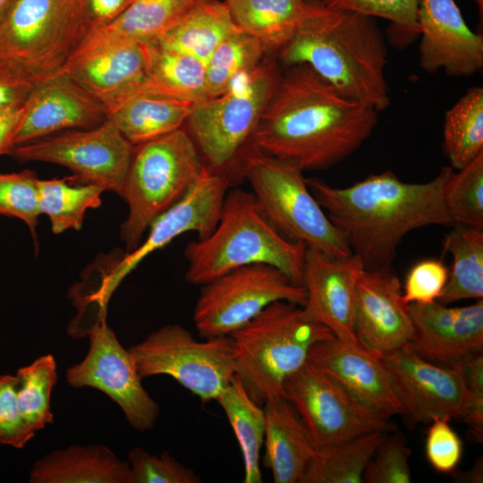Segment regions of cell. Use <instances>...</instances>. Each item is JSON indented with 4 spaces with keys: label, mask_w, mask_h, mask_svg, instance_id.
Listing matches in <instances>:
<instances>
[{
    "label": "cell",
    "mask_w": 483,
    "mask_h": 483,
    "mask_svg": "<svg viewBox=\"0 0 483 483\" xmlns=\"http://www.w3.org/2000/svg\"><path fill=\"white\" fill-rule=\"evenodd\" d=\"M377 113L343 96L309 65H290L261 114L254 144L302 173L324 170L362 145Z\"/></svg>",
    "instance_id": "cell-1"
},
{
    "label": "cell",
    "mask_w": 483,
    "mask_h": 483,
    "mask_svg": "<svg viewBox=\"0 0 483 483\" xmlns=\"http://www.w3.org/2000/svg\"><path fill=\"white\" fill-rule=\"evenodd\" d=\"M453 172L443 167L426 182H406L392 171L370 174L345 188L305 178L314 198L367 269H392L397 247L411 231L453 225L444 185Z\"/></svg>",
    "instance_id": "cell-2"
},
{
    "label": "cell",
    "mask_w": 483,
    "mask_h": 483,
    "mask_svg": "<svg viewBox=\"0 0 483 483\" xmlns=\"http://www.w3.org/2000/svg\"><path fill=\"white\" fill-rule=\"evenodd\" d=\"M314 1L279 58L288 65L305 64L347 98L385 110L390 104L387 49L375 18Z\"/></svg>",
    "instance_id": "cell-3"
},
{
    "label": "cell",
    "mask_w": 483,
    "mask_h": 483,
    "mask_svg": "<svg viewBox=\"0 0 483 483\" xmlns=\"http://www.w3.org/2000/svg\"><path fill=\"white\" fill-rule=\"evenodd\" d=\"M232 186L225 174L204 168L187 194L160 215L149 226L147 239L131 252L97 259L83 272L81 281L68 292L76 315L71 327L88 334L97 323L106 320L107 304L116 288L137 266L152 252L164 248L187 232L199 239L208 237L216 228L225 196Z\"/></svg>",
    "instance_id": "cell-4"
},
{
    "label": "cell",
    "mask_w": 483,
    "mask_h": 483,
    "mask_svg": "<svg viewBox=\"0 0 483 483\" xmlns=\"http://www.w3.org/2000/svg\"><path fill=\"white\" fill-rule=\"evenodd\" d=\"M306 251L271 224L252 191L228 190L214 231L185 247V280L202 285L243 266L267 264L303 285Z\"/></svg>",
    "instance_id": "cell-5"
},
{
    "label": "cell",
    "mask_w": 483,
    "mask_h": 483,
    "mask_svg": "<svg viewBox=\"0 0 483 483\" xmlns=\"http://www.w3.org/2000/svg\"><path fill=\"white\" fill-rule=\"evenodd\" d=\"M230 336L236 352L235 375L250 397L263 406L284 397L285 380L307 362L315 343L335 335L306 319L301 306L278 301Z\"/></svg>",
    "instance_id": "cell-6"
},
{
    "label": "cell",
    "mask_w": 483,
    "mask_h": 483,
    "mask_svg": "<svg viewBox=\"0 0 483 483\" xmlns=\"http://www.w3.org/2000/svg\"><path fill=\"white\" fill-rule=\"evenodd\" d=\"M281 76L275 62L262 61L224 94L196 105L186 121L185 131L205 167L225 174L232 185L242 177L244 160L257 148L254 134Z\"/></svg>",
    "instance_id": "cell-7"
},
{
    "label": "cell",
    "mask_w": 483,
    "mask_h": 483,
    "mask_svg": "<svg viewBox=\"0 0 483 483\" xmlns=\"http://www.w3.org/2000/svg\"><path fill=\"white\" fill-rule=\"evenodd\" d=\"M204 168L183 128L134 146L122 195L129 206L120 228L125 253L134 250L150 225L187 194Z\"/></svg>",
    "instance_id": "cell-8"
},
{
    "label": "cell",
    "mask_w": 483,
    "mask_h": 483,
    "mask_svg": "<svg viewBox=\"0 0 483 483\" xmlns=\"http://www.w3.org/2000/svg\"><path fill=\"white\" fill-rule=\"evenodd\" d=\"M89 30L86 0H11L0 14V59L38 84L61 71Z\"/></svg>",
    "instance_id": "cell-9"
},
{
    "label": "cell",
    "mask_w": 483,
    "mask_h": 483,
    "mask_svg": "<svg viewBox=\"0 0 483 483\" xmlns=\"http://www.w3.org/2000/svg\"><path fill=\"white\" fill-rule=\"evenodd\" d=\"M242 174L267 219L284 236L330 257L352 255L300 169L256 148L245 158Z\"/></svg>",
    "instance_id": "cell-10"
},
{
    "label": "cell",
    "mask_w": 483,
    "mask_h": 483,
    "mask_svg": "<svg viewBox=\"0 0 483 483\" xmlns=\"http://www.w3.org/2000/svg\"><path fill=\"white\" fill-rule=\"evenodd\" d=\"M128 350L142 378L169 376L202 402L216 401L235 374L230 335L199 342L185 327L166 325Z\"/></svg>",
    "instance_id": "cell-11"
},
{
    "label": "cell",
    "mask_w": 483,
    "mask_h": 483,
    "mask_svg": "<svg viewBox=\"0 0 483 483\" xmlns=\"http://www.w3.org/2000/svg\"><path fill=\"white\" fill-rule=\"evenodd\" d=\"M200 286L193 321L203 338L231 335L275 301H306L303 285L267 264L243 266Z\"/></svg>",
    "instance_id": "cell-12"
},
{
    "label": "cell",
    "mask_w": 483,
    "mask_h": 483,
    "mask_svg": "<svg viewBox=\"0 0 483 483\" xmlns=\"http://www.w3.org/2000/svg\"><path fill=\"white\" fill-rule=\"evenodd\" d=\"M284 394L305 425L316 451L396 426L365 406L328 375L306 362L284 384Z\"/></svg>",
    "instance_id": "cell-13"
},
{
    "label": "cell",
    "mask_w": 483,
    "mask_h": 483,
    "mask_svg": "<svg viewBox=\"0 0 483 483\" xmlns=\"http://www.w3.org/2000/svg\"><path fill=\"white\" fill-rule=\"evenodd\" d=\"M134 146L106 120L90 129L69 130L18 145L8 155L69 168L79 181L103 186L122 197Z\"/></svg>",
    "instance_id": "cell-14"
},
{
    "label": "cell",
    "mask_w": 483,
    "mask_h": 483,
    "mask_svg": "<svg viewBox=\"0 0 483 483\" xmlns=\"http://www.w3.org/2000/svg\"><path fill=\"white\" fill-rule=\"evenodd\" d=\"M88 336V354L66 369L67 383L102 391L122 409L131 428L138 431L152 428L159 406L143 387L130 351L123 347L106 320L95 325Z\"/></svg>",
    "instance_id": "cell-15"
},
{
    "label": "cell",
    "mask_w": 483,
    "mask_h": 483,
    "mask_svg": "<svg viewBox=\"0 0 483 483\" xmlns=\"http://www.w3.org/2000/svg\"><path fill=\"white\" fill-rule=\"evenodd\" d=\"M148 62L147 43L88 33L59 72L99 102L107 115L140 91Z\"/></svg>",
    "instance_id": "cell-16"
},
{
    "label": "cell",
    "mask_w": 483,
    "mask_h": 483,
    "mask_svg": "<svg viewBox=\"0 0 483 483\" xmlns=\"http://www.w3.org/2000/svg\"><path fill=\"white\" fill-rule=\"evenodd\" d=\"M407 421L462 420L468 391L459 368L429 362L406 348L381 356Z\"/></svg>",
    "instance_id": "cell-17"
},
{
    "label": "cell",
    "mask_w": 483,
    "mask_h": 483,
    "mask_svg": "<svg viewBox=\"0 0 483 483\" xmlns=\"http://www.w3.org/2000/svg\"><path fill=\"white\" fill-rule=\"evenodd\" d=\"M364 268L358 257L334 258L307 248L303 275V316L328 328L347 345L366 351L354 330L357 281ZM368 352V351H366Z\"/></svg>",
    "instance_id": "cell-18"
},
{
    "label": "cell",
    "mask_w": 483,
    "mask_h": 483,
    "mask_svg": "<svg viewBox=\"0 0 483 483\" xmlns=\"http://www.w3.org/2000/svg\"><path fill=\"white\" fill-rule=\"evenodd\" d=\"M413 334L405 347L419 357L445 367H460L483 352V300L449 308L438 301L410 303Z\"/></svg>",
    "instance_id": "cell-19"
},
{
    "label": "cell",
    "mask_w": 483,
    "mask_h": 483,
    "mask_svg": "<svg viewBox=\"0 0 483 483\" xmlns=\"http://www.w3.org/2000/svg\"><path fill=\"white\" fill-rule=\"evenodd\" d=\"M402 295L392 269H362L356 287L354 330L366 351L382 356L411 342L413 327Z\"/></svg>",
    "instance_id": "cell-20"
},
{
    "label": "cell",
    "mask_w": 483,
    "mask_h": 483,
    "mask_svg": "<svg viewBox=\"0 0 483 483\" xmlns=\"http://www.w3.org/2000/svg\"><path fill=\"white\" fill-rule=\"evenodd\" d=\"M417 22L423 70L469 76L482 69V33L470 30L453 0H419Z\"/></svg>",
    "instance_id": "cell-21"
},
{
    "label": "cell",
    "mask_w": 483,
    "mask_h": 483,
    "mask_svg": "<svg viewBox=\"0 0 483 483\" xmlns=\"http://www.w3.org/2000/svg\"><path fill=\"white\" fill-rule=\"evenodd\" d=\"M106 120L104 106L59 72L38 83L23 104L13 147L64 131L94 128Z\"/></svg>",
    "instance_id": "cell-22"
},
{
    "label": "cell",
    "mask_w": 483,
    "mask_h": 483,
    "mask_svg": "<svg viewBox=\"0 0 483 483\" xmlns=\"http://www.w3.org/2000/svg\"><path fill=\"white\" fill-rule=\"evenodd\" d=\"M307 362L379 416L391 419L402 415V405L381 356L354 349L334 336L315 343Z\"/></svg>",
    "instance_id": "cell-23"
},
{
    "label": "cell",
    "mask_w": 483,
    "mask_h": 483,
    "mask_svg": "<svg viewBox=\"0 0 483 483\" xmlns=\"http://www.w3.org/2000/svg\"><path fill=\"white\" fill-rule=\"evenodd\" d=\"M266 426L263 464L275 483H300L316 452L309 434L284 397L263 404Z\"/></svg>",
    "instance_id": "cell-24"
},
{
    "label": "cell",
    "mask_w": 483,
    "mask_h": 483,
    "mask_svg": "<svg viewBox=\"0 0 483 483\" xmlns=\"http://www.w3.org/2000/svg\"><path fill=\"white\" fill-rule=\"evenodd\" d=\"M30 483H131L127 462L103 445H70L38 459Z\"/></svg>",
    "instance_id": "cell-25"
},
{
    "label": "cell",
    "mask_w": 483,
    "mask_h": 483,
    "mask_svg": "<svg viewBox=\"0 0 483 483\" xmlns=\"http://www.w3.org/2000/svg\"><path fill=\"white\" fill-rule=\"evenodd\" d=\"M239 30L223 1H200L152 44L191 55L206 66L218 45Z\"/></svg>",
    "instance_id": "cell-26"
},
{
    "label": "cell",
    "mask_w": 483,
    "mask_h": 483,
    "mask_svg": "<svg viewBox=\"0 0 483 483\" xmlns=\"http://www.w3.org/2000/svg\"><path fill=\"white\" fill-rule=\"evenodd\" d=\"M243 32L280 51L314 8V0H222Z\"/></svg>",
    "instance_id": "cell-27"
},
{
    "label": "cell",
    "mask_w": 483,
    "mask_h": 483,
    "mask_svg": "<svg viewBox=\"0 0 483 483\" xmlns=\"http://www.w3.org/2000/svg\"><path fill=\"white\" fill-rule=\"evenodd\" d=\"M196 104L164 96L138 93L109 112V120L133 146L182 128Z\"/></svg>",
    "instance_id": "cell-28"
},
{
    "label": "cell",
    "mask_w": 483,
    "mask_h": 483,
    "mask_svg": "<svg viewBox=\"0 0 483 483\" xmlns=\"http://www.w3.org/2000/svg\"><path fill=\"white\" fill-rule=\"evenodd\" d=\"M149 62L139 93H149L196 105L208 100L206 66L197 58L147 43Z\"/></svg>",
    "instance_id": "cell-29"
},
{
    "label": "cell",
    "mask_w": 483,
    "mask_h": 483,
    "mask_svg": "<svg viewBox=\"0 0 483 483\" xmlns=\"http://www.w3.org/2000/svg\"><path fill=\"white\" fill-rule=\"evenodd\" d=\"M225 411L238 440L244 463V483H261L260 450L264 443V408L248 394L234 374L216 400Z\"/></svg>",
    "instance_id": "cell-30"
},
{
    "label": "cell",
    "mask_w": 483,
    "mask_h": 483,
    "mask_svg": "<svg viewBox=\"0 0 483 483\" xmlns=\"http://www.w3.org/2000/svg\"><path fill=\"white\" fill-rule=\"evenodd\" d=\"M443 249L453 257V266L438 302L483 298V231L462 225H453Z\"/></svg>",
    "instance_id": "cell-31"
},
{
    "label": "cell",
    "mask_w": 483,
    "mask_h": 483,
    "mask_svg": "<svg viewBox=\"0 0 483 483\" xmlns=\"http://www.w3.org/2000/svg\"><path fill=\"white\" fill-rule=\"evenodd\" d=\"M388 434L373 431L316 451L300 483H361L369 461Z\"/></svg>",
    "instance_id": "cell-32"
},
{
    "label": "cell",
    "mask_w": 483,
    "mask_h": 483,
    "mask_svg": "<svg viewBox=\"0 0 483 483\" xmlns=\"http://www.w3.org/2000/svg\"><path fill=\"white\" fill-rule=\"evenodd\" d=\"M105 191L103 186L80 182L74 175L38 180L40 215L48 216L55 234L68 229L80 230L85 212L100 206V196Z\"/></svg>",
    "instance_id": "cell-33"
},
{
    "label": "cell",
    "mask_w": 483,
    "mask_h": 483,
    "mask_svg": "<svg viewBox=\"0 0 483 483\" xmlns=\"http://www.w3.org/2000/svg\"><path fill=\"white\" fill-rule=\"evenodd\" d=\"M198 2V0H132L114 21L89 33L111 38L152 43Z\"/></svg>",
    "instance_id": "cell-34"
},
{
    "label": "cell",
    "mask_w": 483,
    "mask_h": 483,
    "mask_svg": "<svg viewBox=\"0 0 483 483\" xmlns=\"http://www.w3.org/2000/svg\"><path fill=\"white\" fill-rule=\"evenodd\" d=\"M443 148L451 167L458 170L483 154L482 88H470L445 113Z\"/></svg>",
    "instance_id": "cell-35"
},
{
    "label": "cell",
    "mask_w": 483,
    "mask_h": 483,
    "mask_svg": "<svg viewBox=\"0 0 483 483\" xmlns=\"http://www.w3.org/2000/svg\"><path fill=\"white\" fill-rule=\"evenodd\" d=\"M267 51L258 39L241 30L225 38L206 64L208 99L224 94L240 76L255 69Z\"/></svg>",
    "instance_id": "cell-36"
},
{
    "label": "cell",
    "mask_w": 483,
    "mask_h": 483,
    "mask_svg": "<svg viewBox=\"0 0 483 483\" xmlns=\"http://www.w3.org/2000/svg\"><path fill=\"white\" fill-rule=\"evenodd\" d=\"M16 376L20 413L31 430L43 429L54 420L50 401L58 379L55 359L51 354L38 357L31 364L20 368Z\"/></svg>",
    "instance_id": "cell-37"
},
{
    "label": "cell",
    "mask_w": 483,
    "mask_h": 483,
    "mask_svg": "<svg viewBox=\"0 0 483 483\" xmlns=\"http://www.w3.org/2000/svg\"><path fill=\"white\" fill-rule=\"evenodd\" d=\"M443 194L453 225L483 230V154L458 173L453 171Z\"/></svg>",
    "instance_id": "cell-38"
},
{
    "label": "cell",
    "mask_w": 483,
    "mask_h": 483,
    "mask_svg": "<svg viewBox=\"0 0 483 483\" xmlns=\"http://www.w3.org/2000/svg\"><path fill=\"white\" fill-rule=\"evenodd\" d=\"M38 180L31 170L0 174V215L23 221L34 238L40 215Z\"/></svg>",
    "instance_id": "cell-39"
},
{
    "label": "cell",
    "mask_w": 483,
    "mask_h": 483,
    "mask_svg": "<svg viewBox=\"0 0 483 483\" xmlns=\"http://www.w3.org/2000/svg\"><path fill=\"white\" fill-rule=\"evenodd\" d=\"M390 434V433H389ZM387 435L369 461L363 473L366 483H410L411 449L402 433Z\"/></svg>",
    "instance_id": "cell-40"
},
{
    "label": "cell",
    "mask_w": 483,
    "mask_h": 483,
    "mask_svg": "<svg viewBox=\"0 0 483 483\" xmlns=\"http://www.w3.org/2000/svg\"><path fill=\"white\" fill-rule=\"evenodd\" d=\"M131 483H199L200 477L164 451L151 454L141 447L131 449L128 454Z\"/></svg>",
    "instance_id": "cell-41"
},
{
    "label": "cell",
    "mask_w": 483,
    "mask_h": 483,
    "mask_svg": "<svg viewBox=\"0 0 483 483\" xmlns=\"http://www.w3.org/2000/svg\"><path fill=\"white\" fill-rule=\"evenodd\" d=\"M323 5L390 21L398 31L419 33L417 22L419 0H317Z\"/></svg>",
    "instance_id": "cell-42"
},
{
    "label": "cell",
    "mask_w": 483,
    "mask_h": 483,
    "mask_svg": "<svg viewBox=\"0 0 483 483\" xmlns=\"http://www.w3.org/2000/svg\"><path fill=\"white\" fill-rule=\"evenodd\" d=\"M449 419L435 418L427 432L425 453L428 463L439 473H452L461 462L462 442Z\"/></svg>",
    "instance_id": "cell-43"
},
{
    "label": "cell",
    "mask_w": 483,
    "mask_h": 483,
    "mask_svg": "<svg viewBox=\"0 0 483 483\" xmlns=\"http://www.w3.org/2000/svg\"><path fill=\"white\" fill-rule=\"evenodd\" d=\"M17 376H0V445L22 448L35 433L24 422L18 407Z\"/></svg>",
    "instance_id": "cell-44"
},
{
    "label": "cell",
    "mask_w": 483,
    "mask_h": 483,
    "mask_svg": "<svg viewBox=\"0 0 483 483\" xmlns=\"http://www.w3.org/2000/svg\"><path fill=\"white\" fill-rule=\"evenodd\" d=\"M447 278L448 270L440 260H421L416 263L406 275L402 301L406 304L436 301Z\"/></svg>",
    "instance_id": "cell-45"
},
{
    "label": "cell",
    "mask_w": 483,
    "mask_h": 483,
    "mask_svg": "<svg viewBox=\"0 0 483 483\" xmlns=\"http://www.w3.org/2000/svg\"><path fill=\"white\" fill-rule=\"evenodd\" d=\"M37 85L19 66L0 59V110L22 106Z\"/></svg>",
    "instance_id": "cell-46"
},
{
    "label": "cell",
    "mask_w": 483,
    "mask_h": 483,
    "mask_svg": "<svg viewBox=\"0 0 483 483\" xmlns=\"http://www.w3.org/2000/svg\"><path fill=\"white\" fill-rule=\"evenodd\" d=\"M132 0H86L90 30L114 21L131 4Z\"/></svg>",
    "instance_id": "cell-47"
},
{
    "label": "cell",
    "mask_w": 483,
    "mask_h": 483,
    "mask_svg": "<svg viewBox=\"0 0 483 483\" xmlns=\"http://www.w3.org/2000/svg\"><path fill=\"white\" fill-rule=\"evenodd\" d=\"M23 115V105L0 110V156L10 152Z\"/></svg>",
    "instance_id": "cell-48"
},
{
    "label": "cell",
    "mask_w": 483,
    "mask_h": 483,
    "mask_svg": "<svg viewBox=\"0 0 483 483\" xmlns=\"http://www.w3.org/2000/svg\"><path fill=\"white\" fill-rule=\"evenodd\" d=\"M453 474V481L458 483H482L483 482V459L478 457L474 465L467 470L455 469Z\"/></svg>",
    "instance_id": "cell-49"
},
{
    "label": "cell",
    "mask_w": 483,
    "mask_h": 483,
    "mask_svg": "<svg viewBox=\"0 0 483 483\" xmlns=\"http://www.w3.org/2000/svg\"><path fill=\"white\" fill-rule=\"evenodd\" d=\"M479 9V15L480 18V23L482 24L483 18V0H474Z\"/></svg>",
    "instance_id": "cell-50"
},
{
    "label": "cell",
    "mask_w": 483,
    "mask_h": 483,
    "mask_svg": "<svg viewBox=\"0 0 483 483\" xmlns=\"http://www.w3.org/2000/svg\"><path fill=\"white\" fill-rule=\"evenodd\" d=\"M11 0H0V14Z\"/></svg>",
    "instance_id": "cell-51"
},
{
    "label": "cell",
    "mask_w": 483,
    "mask_h": 483,
    "mask_svg": "<svg viewBox=\"0 0 483 483\" xmlns=\"http://www.w3.org/2000/svg\"><path fill=\"white\" fill-rule=\"evenodd\" d=\"M199 2V1H216V0H198Z\"/></svg>",
    "instance_id": "cell-52"
}]
</instances>
